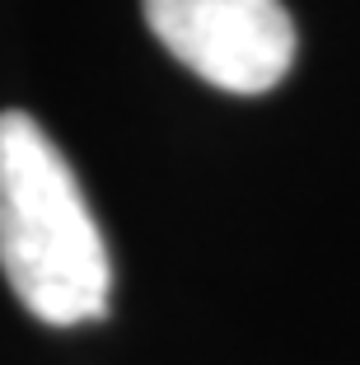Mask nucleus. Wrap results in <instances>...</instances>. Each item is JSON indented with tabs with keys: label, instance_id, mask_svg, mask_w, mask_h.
Wrapping results in <instances>:
<instances>
[{
	"label": "nucleus",
	"instance_id": "2",
	"mask_svg": "<svg viewBox=\"0 0 360 365\" xmlns=\"http://www.w3.org/2000/svg\"><path fill=\"white\" fill-rule=\"evenodd\" d=\"M164 52L225 94H267L290 76L295 24L281 0H140Z\"/></svg>",
	"mask_w": 360,
	"mask_h": 365
},
{
	"label": "nucleus",
	"instance_id": "1",
	"mask_svg": "<svg viewBox=\"0 0 360 365\" xmlns=\"http://www.w3.org/2000/svg\"><path fill=\"white\" fill-rule=\"evenodd\" d=\"M0 272L47 328L108 314L113 267L75 169L29 113H0Z\"/></svg>",
	"mask_w": 360,
	"mask_h": 365
}]
</instances>
